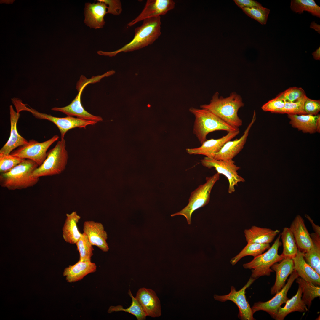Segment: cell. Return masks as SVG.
I'll use <instances>...</instances> for the list:
<instances>
[{
    "instance_id": "cell-5",
    "label": "cell",
    "mask_w": 320,
    "mask_h": 320,
    "mask_svg": "<svg viewBox=\"0 0 320 320\" xmlns=\"http://www.w3.org/2000/svg\"><path fill=\"white\" fill-rule=\"evenodd\" d=\"M66 145L64 138H61L54 147L47 152L46 158L33 171L32 177L39 178L59 175L63 172L66 168L68 159Z\"/></svg>"
},
{
    "instance_id": "cell-29",
    "label": "cell",
    "mask_w": 320,
    "mask_h": 320,
    "mask_svg": "<svg viewBox=\"0 0 320 320\" xmlns=\"http://www.w3.org/2000/svg\"><path fill=\"white\" fill-rule=\"evenodd\" d=\"M313 245L311 249L303 253L307 263L320 275V236L315 233L310 234Z\"/></svg>"
},
{
    "instance_id": "cell-9",
    "label": "cell",
    "mask_w": 320,
    "mask_h": 320,
    "mask_svg": "<svg viewBox=\"0 0 320 320\" xmlns=\"http://www.w3.org/2000/svg\"><path fill=\"white\" fill-rule=\"evenodd\" d=\"M201 162L204 167L209 169L214 168L217 172L226 177L229 183L228 192L229 193L235 191V186L238 183L245 181L244 178L238 174L237 171L240 167L235 164L233 159L217 160L205 157Z\"/></svg>"
},
{
    "instance_id": "cell-11",
    "label": "cell",
    "mask_w": 320,
    "mask_h": 320,
    "mask_svg": "<svg viewBox=\"0 0 320 320\" xmlns=\"http://www.w3.org/2000/svg\"><path fill=\"white\" fill-rule=\"evenodd\" d=\"M36 118L45 119L54 123L58 127L61 134V138H64L65 134L69 130L76 128L85 129L87 126L94 125L97 122L87 120L72 116L57 117L51 115L39 112L31 107L27 109Z\"/></svg>"
},
{
    "instance_id": "cell-7",
    "label": "cell",
    "mask_w": 320,
    "mask_h": 320,
    "mask_svg": "<svg viewBox=\"0 0 320 320\" xmlns=\"http://www.w3.org/2000/svg\"><path fill=\"white\" fill-rule=\"evenodd\" d=\"M280 238V234L266 252L254 257L250 262L243 264L244 268L252 270L251 277L256 279L261 276H270L273 271L271 269L272 265L283 259L278 253L279 248L282 244Z\"/></svg>"
},
{
    "instance_id": "cell-21",
    "label": "cell",
    "mask_w": 320,
    "mask_h": 320,
    "mask_svg": "<svg viewBox=\"0 0 320 320\" xmlns=\"http://www.w3.org/2000/svg\"><path fill=\"white\" fill-rule=\"evenodd\" d=\"M11 130L7 141L1 149L0 153L9 154L15 149L28 143V141L18 132L17 124L20 116V113L15 111L12 106H9Z\"/></svg>"
},
{
    "instance_id": "cell-47",
    "label": "cell",
    "mask_w": 320,
    "mask_h": 320,
    "mask_svg": "<svg viewBox=\"0 0 320 320\" xmlns=\"http://www.w3.org/2000/svg\"><path fill=\"white\" fill-rule=\"evenodd\" d=\"M316 132H320V115H319L316 120Z\"/></svg>"
},
{
    "instance_id": "cell-15",
    "label": "cell",
    "mask_w": 320,
    "mask_h": 320,
    "mask_svg": "<svg viewBox=\"0 0 320 320\" xmlns=\"http://www.w3.org/2000/svg\"><path fill=\"white\" fill-rule=\"evenodd\" d=\"M256 119L255 111L251 122L249 123L243 135L240 138L227 142L220 150L215 155L214 159L217 160L232 159L243 149L246 143L250 130Z\"/></svg>"
},
{
    "instance_id": "cell-41",
    "label": "cell",
    "mask_w": 320,
    "mask_h": 320,
    "mask_svg": "<svg viewBox=\"0 0 320 320\" xmlns=\"http://www.w3.org/2000/svg\"><path fill=\"white\" fill-rule=\"evenodd\" d=\"M304 109L306 114L316 115L320 111L319 100H313L306 98L304 104Z\"/></svg>"
},
{
    "instance_id": "cell-12",
    "label": "cell",
    "mask_w": 320,
    "mask_h": 320,
    "mask_svg": "<svg viewBox=\"0 0 320 320\" xmlns=\"http://www.w3.org/2000/svg\"><path fill=\"white\" fill-rule=\"evenodd\" d=\"M298 277L297 273L294 270L290 274L286 284L273 297L266 302L260 301L254 303L251 308L253 314L259 311H263L274 319L281 305L289 299L287 296V292L294 281Z\"/></svg>"
},
{
    "instance_id": "cell-20",
    "label": "cell",
    "mask_w": 320,
    "mask_h": 320,
    "mask_svg": "<svg viewBox=\"0 0 320 320\" xmlns=\"http://www.w3.org/2000/svg\"><path fill=\"white\" fill-rule=\"evenodd\" d=\"M289 228L293 235L298 249L303 253L309 251L313 246V242L304 221L300 215L296 217Z\"/></svg>"
},
{
    "instance_id": "cell-24",
    "label": "cell",
    "mask_w": 320,
    "mask_h": 320,
    "mask_svg": "<svg viewBox=\"0 0 320 320\" xmlns=\"http://www.w3.org/2000/svg\"><path fill=\"white\" fill-rule=\"evenodd\" d=\"M292 259L294 270L299 277L316 285H320V275L305 261L304 258L303 253L298 249L296 255Z\"/></svg>"
},
{
    "instance_id": "cell-2",
    "label": "cell",
    "mask_w": 320,
    "mask_h": 320,
    "mask_svg": "<svg viewBox=\"0 0 320 320\" xmlns=\"http://www.w3.org/2000/svg\"><path fill=\"white\" fill-rule=\"evenodd\" d=\"M244 105L241 96L233 92L226 98L219 97L218 92H215L210 103L201 105V108L212 113L225 122L239 128L242 125V120L238 114L239 109Z\"/></svg>"
},
{
    "instance_id": "cell-45",
    "label": "cell",
    "mask_w": 320,
    "mask_h": 320,
    "mask_svg": "<svg viewBox=\"0 0 320 320\" xmlns=\"http://www.w3.org/2000/svg\"><path fill=\"white\" fill-rule=\"evenodd\" d=\"M310 28L313 29L315 31H317L319 34L320 33V25L317 24L315 22L313 21L311 23Z\"/></svg>"
},
{
    "instance_id": "cell-19",
    "label": "cell",
    "mask_w": 320,
    "mask_h": 320,
    "mask_svg": "<svg viewBox=\"0 0 320 320\" xmlns=\"http://www.w3.org/2000/svg\"><path fill=\"white\" fill-rule=\"evenodd\" d=\"M89 83L85 84L80 88L76 98L68 105L63 107H54L52 111L61 112L69 116H76L77 118L97 122L103 121L102 118L100 116L93 115L88 112L83 107L81 103V96L84 87Z\"/></svg>"
},
{
    "instance_id": "cell-4",
    "label": "cell",
    "mask_w": 320,
    "mask_h": 320,
    "mask_svg": "<svg viewBox=\"0 0 320 320\" xmlns=\"http://www.w3.org/2000/svg\"><path fill=\"white\" fill-rule=\"evenodd\" d=\"M189 111L195 117L193 133L201 144L207 140V136L210 132L218 130L228 132L239 130V128L227 123L205 109L191 107Z\"/></svg>"
},
{
    "instance_id": "cell-43",
    "label": "cell",
    "mask_w": 320,
    "mask_h": 320,
    "mask_svg": "<svg viewBox=\"0 0 320 320\" xmlns=\"http://www.w3.org/2000/svg\"><path fill=\"white\" fill-rule=\"evenodd\" d=\"M234 1L239 7L241 9L262 6L257 1L253 0H234Z\"/></svg>"
},
{
    "instance_id": "cell-44",
    "label": "cell",
    "mask_w": 320,
    "mask_h": 320,
    "mask_svg": "<svg viewBox=\"0 0 320 320\" xmlns=\"http://www.w3.org/2000/svg\"><path fill=\"white\" fill-rule=\"evenodd\" d=\"M306 217L308 220L311 225L313 229L314 233L320 236V227L316 225L313 221V220L310 217L307 215H305Z\"/></svg>"
},
{
    "instance_id": "cell-22",
    "label": "cell",
    "mask_w": 320,
    "mask_h": 320,
    "mask_svg": "<svg viewBox=\"0 0 320 320\" xmlns=\"http://www.w3.org/2000/svg\"><path fill=\"white\" fill-rule=\"evenodd\" d=\"M281 261L275 263L271 267L276 273L275 284L271 289L272 295L276 294L282 288L288 277L294 270L292 259L284 258Z\"/></svg>"
},
{
    "instance_id": "cell-28",
    "label": "cell",
    "mask_w": 320,
    "mask_h": 320,
    "mask_svg": "<svg viewBox=\"0 0 320 320\" xmlns=\"http://www.w3.org/2000/svg\"><path fill=\"white\" fill-rule=\"evenodd\" d=\"M320 115H288L292 126L305 133L312 134L316 132V122Z\"/></svg>"
},
{
    "instance_id": "cell-10",
    "label": "cell",
    "mask_w": 320,
    "mask_h": 320,
    "mask_svg": "<svg viewBox=\"0 0 320 320\" xmlns=\"http://www.w3.org/2000/svg\"><path fill=\"white\" fill-rule=\"evenodd\" d=\"M256 280L250 277L246 284L240 290L236 291L234 287L231 286L229 294L225 295H214L215 300L225 302L230 300L234 303L239 309L238 318L241 320H254L252 308L247 301L245 295L246 289L249 287Z\"/></svg>"
},
{
    "instance_id": "cell-6",
    "label": "cell",
    "mask_w": 320,
    "mask_h": 320,
    "mask_svg": "<svg viewBox=\"0 0 320 320\" xmlns=\"http://www.w3.org/2000/svg\"><path fill=\"white\" fill-rule=\"evenodd\" d=\"M219 179L220 174L217 172L211 176L207 177L206 182L199 185L191 193L187 205L180 211L171 215V216L183 215L185 217L188 224H191L193 213L209 203L212 189Z\"/></svg>"
},
{
    "instance_id": "cell-23",
    "label": "cell",
    "mask_w": 320,
    "mask_h": 320,
    "mask_svg": "<svg viewBox=\"0 0 320 320\" xmlns=\"http://www.w3.org/2000/svg\"><path fill=\"white\" fill-rule=\"evenodd\" d=\"M97 270L96 264L91 261H82L79 260L72 265L66 268L63 275L69 283H73L82 279L88 274L95 272Z\"/></svg>"
},
{
    "instance_id": "cell-1",
    "label": "cell",
    "mask_w": 320,
    "mask_h": 320,
    "mask_svg": "<svg viewBox=\"0 0 320 320\" xmlns=\"http://www.w3.org/2000/svg\"><path fill=\"white\" fill-rule=\"evenodd\" d=\"M161 22L160 16L143 20L142 25L135 29L133 39L129 43L115 51H99L98 54L113 57L121 52H127L139 49L152 44L161 35Z\"/></svg>"
},
{
    "instance_id": "cell-33",
    "label": "cell",
    "mask_w": 320,
    "mask_h": 320,
    "mask_svg": "<svg viewBox=\"0 0 320 320\" xmlns=\"http://www.w3.org/2000/svg\"><path fill=\"white\" fill-rule=\"evenodd\" d=\"M128 294L132 300L130 306L124 308L121 305L111 306L109 308L108 311V313H111L113 312L123 311L134 315L138 320H145L147 316L140 303L136 298L133 296L130 290H129Z\"/></svg>"
},
{
    "instance_id": "cell-35",
    "label": "cell",
    "mask_w": 320,
    "mask_h": 320,
    "mask_svg": "<svg viewBox=\"0 0 320 320\" xmlns=\"http://www.w3.org/2000/svg\"><path fill=\"white\" fill-rule=\"evenodd\" d=\"M79 254V260L82 261H91L94 249L92 245L86 235L83 233L75 244Z\"/></svg>"
},
{
    "instance_id": "cell-39",
    "label": "cell",
    "mask_w": 320,
    "mask_h": 320,
    "mask_svg": "<svg viewBox=\"0 0 320 320\" xmlns=\"http://www.w3.org/2000/svg\"><path fill=\"white\" fill-rule=\"evenodd\" d=\"M306 95L305 91L301 87H290L281 92L276 97L284 102H295Z\"/></svg>"
},
{
    "instance_id": "cell-8",
    "label": "cell",
    "mask_w": 320,
    "mask_h": 320,
    "mask_svg": "<svg viewBox=\"0 0 320 320\" xmlns=\"http://www.w3.org/2000/svg\"><path fill=\"white\" fill-rule=\"evenodd\" d=\"M59 138V136L55 135L50 139L41 143L31 139L26 144L12 151L10 154L20 158L32 160L39 166L46 158L49 148Z\"/></svg>"
},
{
    "instance_id": "cell-46",
    "label": "cell",
    "mask_w": 320,
    "mask_h": 320,
    "mask_svg": "<svg viewBox=\"0 0 320 320\" xmlns=\"http://www.w3.org/2000/svg\"><path fill=\"white\" fill-rule=\"evenodd\" d=\"M314 59L316 60H320V47H319L315 51L312 53Z\"/></svg>"
},
{
    "instance_id": "cell-16",
    "label": "cell",
    "mask_w": 320,
    "mask_h": 320,
    "mask_svg": "<svg viewBox=\"0 0 320 320\" xmlns=\"http://www.w3.org/2000/svg\"><path fill=\"white\" fill-rule=\"evenodd\" d=\"M135 297L140 303L147 316L155 318L161 316L160 302L154 291L145 288H140Z\"/></svg>"
},
{
    "instance_id": "cell-14",
    "label": "cell",
    "mask_w": 320,
    "mask_h": 320,
    "mask_svg": "<svg viewBox=\"0 0 320 320\" xmlns=\"http://www.w3.org/2000/svg\"><path fill=\"white\" fill-rule=\"evenodd\" d=\"M239 133V130L228 132L227 134L220 138L207 140L199 147L187 148L186 151L189 154L202 155L208 158H214L215 154L224 145L236 137Z\"/></svg>"
},
{
    "instance_id": "cell-17",
    "label": "cell",
    "mask_w": 320,
    "mask_h": 320,
    "mask_svg": "<svg viewBox=\"0 0 320 320\" xmlns=\"http://www.w3.org/2000/svg\"><path fill=\"white\" fill-rule=\"evenodd\" d=\"M83 233L93 246H95L103 252H107L109 248L106 241L108 235L103 225L92 220L84 222Z\"/></svg>"
},
{
    "instance_id": "cell-37",
    "label": "cell",
    "mask_w": 320,
    "mask_h": 320,
    "mask_svg": "<svg viewBox=\"0 0 320 320\" xmlns=\"http://www.w3.org/2000/svg\"><path fill=\"white\" fill-rule=\"evenodd\" d=\"M307 97L305 95L295 102H285L284 107L277 113H286L288 115H306L304 109V104Z\"/></svg>"
},
{
    "instance_id": "cell-25",
    "label": "cell",
    "mask_w": 320,
    "mask_h": 320,
    "mask_svg": "<svg viewBox=\"0 0 320 320\" xmlns=\"http://www.w3.org/2000/svg\"><path fill=\"white\" fill-rule=\"evenodd\" d=\"M279 232L280 231L278 230H273L255 225L244 231V235L247 243L259 244H270Z\"/></svg>"
},
{
    "instance_id": "cell-27",
    "label": "cell",
    "mask_w": 320,
    "mask_h": 320,
    "mask_svg": "<svg viewBox=\"0 0 320 320\" xmlns=\"http://www.w3.org/2000/svg\"><path fill=\"white\" fill-rule=\"evenodd\" d=\"M66 218L63 228V236L65 241L71 244H74L80 238L81 233L79 231L77 224L81 217L76 211L66 214Z\"/></svg>"
},
{
    "instance_id": "cell-31",
    "label": "cell",
    "mask_w": 320,
    "mask_h": 320,
    "mask_svg": "<svg viewBox=\"0 0 320 320\" xmlns=\"http://www.w3.org/2000/svg\"><path fill=\"white\" fill-rule=\"evenodd\" d=\"M296 279V282L301 286L302 289L303 295L302 300L309 308L312 301L315 298L320 296V286L316 285L300 277H298Z\"/></svg>"
},
{
    "instance_id": "cell-36",
    "label": "cell",
    "mask_w": 320,
    "mask_h": 320,
    "mask_svg": "<svg viewBox=\"0 0 320 320\" xmlns=\"http://www.w3.org/2000/svg\"><path fill=\"white\" fill-rule=\"evenodd\" d=\"M242 9L246 14L252 18L255 19L262 25L266 24L270 12L269 9L262 6Z\"/></svg>"
},
{
    "instance_id": "cell-38",
    "label": "cell",
    "mask_w": 320,
    "mask_h": 320,
    "mask_svg": "<svg viewBox=\"0 0 320 320\" xmlns=\"http://www.w3.org/2000/svg\"><path fill=\"white\" fill-rule=\"evenodd\" d=\"M25 159L9 154L0 153V173L9 172Z\"/></svg>"
},
{
    "instance_id": "cell-34",
    "label": "cell",
    "mask_w": 320,
    "mask_h": 320,
    "mask_svg": "<svg viewBox=\"0 0 320 320\" xmlns=\"http://www.w3.org/2000/svg\"><path fill=\"white\" fill-rule=\"evenodd\" d=\"M290 7L293 12L300 14L306 11L320 17V7L313 0H292Z\"/></svg>"
},
{
    "instance_id": "cell-32",
    "label": "cell",
    "mask_w": 320,
    "mask_h": 320,
    "mask_svg": "<svg viewBox=\"0 0 320 320\" xmlns=\"http://www.w3.org/2000/svg\"><path fill=\"white\" fill-rule=\"evenodd\" d=\"M270 247V244L247 243V245L242 250L231 259L230 263L233 266L243 257L247 256H252L254 257H255L263 253Z\"/></svg>"
},
{
    "instance_id": "cell-18",
    "label": "cell",
    "mask_w": 320,
    "mask_h": 320,
    "mask_svg": "<svg viewBox=\"0 0 320 320\" xmlns=\"http://www.w3.org/2000/svg\"><path fill=\"white\" fill-rule=\"evenodd\" d=\"M96 3H87L84 8V23L90 28L99 29L103 27L104 18L107 14V6L99 0Z\"/></svg>"
},
{
    "instance_id": "cell-13",
    "label": "cell",
    "mask_w": 320,
    "mask_h": 320,
    "mask_svg": "<svg viewBox=\"0 0 320 320\" xmlns=\"http://www.w3.org/2000/svg\"><path fill=\"white\" fill-rule=\"evenodd\" d=\"M175 4L172 0H148L141 12L127 25L131 27L146 19L165 15L174 8Z\"/></svg>"
},
{
    "instance_id": "cell-3",
    "label": "cell",
    "mask_w": 320,
    "mask_h": 320,
    "mask_svg": "<svg viewBox=\"0 0 320 320\" xmlns=\"http://www.w3.org/2000/svg\"><path fill=\"white\" fill-rule=\"evenodd\" d=\"M38 167L33 160L25 159L9 172L0 173V185L10 190L33 187L39 180V178L32 176L33 171Z\"/></svg>"
},
{
    "instance_id": "cell-30",
    "label": "cell",
    "mask_w": 320,
    "mask_h": 320,
    "mask_svg": "<svg viewBox=\"0 0 320 320\" xmlns=\"http://www.w3.org/2000/svg\"><path fill=\"white\" fill-rule=\"evenodd\" d=\"M283 250L281 255L284 258L292 259L296 255L298 248L293 235L289 228H284L280 234Z\"/></svg>"
},
{
    "instance_id": "cell-42",
    "label": "cell",
    "mask_w": 320,
    "mask_h": 320,
    "mask_svg": "<svg viewBox=\"0 0 320 320\" xmlns=\"http://www.w3.org/2000/svg\"><path fill=\"white\" fill-rule=\"evenodd\" d=\"M107 6V13L119 15L122 11V5L119 0H99Z\"/></svg>"
},
{
    "instance_id": "cell-26",
    "label": "cell",
    "mask_w": 320,
    "mask_h": 320,
    "mask_svg": "<svg viewBox=\"0 0 320 320\" xmlns=\"http://www.w3.org/2000/svg\"><path fill=\"white\" fill-rule=\"evenodd\" d=\"M302 288L299 285L296 294L287 301L284 307H280L279 308L274 319L276 320H283L287 315L292 312L295 311L303 312L308 311L307 306L302 299Z\"/></svg>"
},
{
    "instance_id": "cell-40",
    "label": "cell",
    "mask_w": 320,
    "mask_h": 320,
    "mask_svg": "<svg viewBox=\"0 0 320 320\" xmlns=\"http://www.w3.org/2000/svg\"><path fill=\"white\" fill-rule=\"evenodd\" d=\"M284 100L276 97L263 104L261 108L264 111L277 113L284 107Z\"/></svg>"
}]
</instances>
